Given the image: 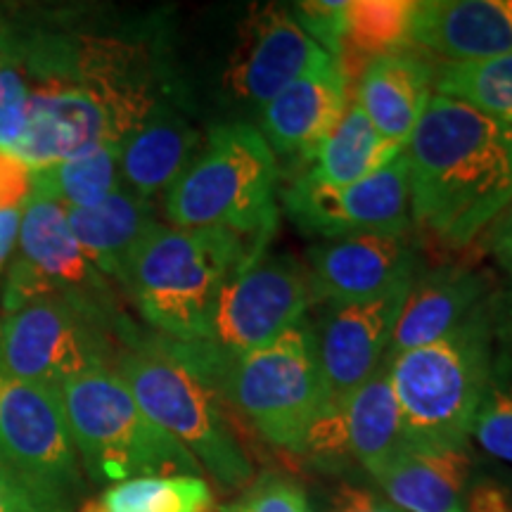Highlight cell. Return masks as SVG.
Segmentation results:
<instances>
[{
    "instance_id": "cell-30",
    "label": "cell",
    "mask_w": 512,
    "mask_h": 512,
    "mask_svg": "<svg viewBox=\"0 0 512 512\" xmlns=\"http://www.w3.org/2000/svg\"><path fill=\"white\" fill-rule=\"evenodd\" d=\"M29 114V81L8 31L0 34V150L15 152Z\"/></svg>"
},
{
    "instance_id": "cell-9",
    "label": "cell",
    "mask_w": 512,
    "mask_h": 512,
    "mask_svg": "<svg viewBox=\"0 0 512 512\" xmlns=\"http://www.w3.org/2000/svg\"><path fill=\"white\" fill-rule=\"evenodd\" d=\"M313 302L311 275L297 259L261 254L221 290L207 337L200 342L152 337V342L192 375H204L283 337L302 323Z\"/></svg>"
},
{
    "instance_id": "cell-23",
    "label": "cell",
    "mask_w": 512,
    "mask_h": 512,
    "mask_svg": "<svg viewBox=\"0 0 512 512\" xmlns=\"http://www.w3.org/2000/svg\"><path fill=\"white\" fill-rule=\"evenodd\" d=\"M467 479L465 448L403 446L375 482L403 512H467Z\"/></svg>"
},
{
    "instance_id": "cell-25",
    "label": "cell",
    "mask_w": 512,
    "mask_h": 512,
    "mask_svg": "<svg viewBox=\"0 0 512 512\" xmlns=\"http://www.w3.org/2000/svg\"><path fill=\"white\" fill-rule=\"evenodd\" d=\"M401 152L403 147L387 143L370 124L361 105L351 100L342 119L311 155V169L299 176V181L316 188H347L384 169Z\"/></svg>"
},
{
    "instance_id": "cell-19",
    "label": "cell",
    "mask_w": 512,
    "mask_h": 512,
    "mask_svg": "<svg viewBox=\"0 0 512 512\" xmlns=\"http://www.w3.org/2000/svg\"><path fill=\"white\" fill-rule=\"evenodd\" d=\"M411 43L444 62L512 55V0H422L415 3Z\"/></svg>"
},
{
    "instance_id": "cell-4",
    "label": "cell",
    "mask_w": 512,
    "mask_h": 512,
    "mask_svg": "<svg viewBox=\"0 0 512 512\" xmlns=\"http://www.w3.org/2000/svg\"><path fill=\"white\" fill-rule=\"evenodd\" d=\"M83 477L112 486L138 477H204L188 448L133 399L114 368H98L57 387Z\"/></svg>"
},
{
    "instance_id": "cell-27",
    "label": "cell",
    "mask_w": 512,
    "mask_h": 512,
    "mask_svg": "<svg viewBox=\"0 0 512 512\" xmlns=\"http://www.w3.org/2000/svg\"><path fill=\"white\" fill-rule=\"evenodd\" d=\"M119 185V143L102 145L69 162L31 169V192L50 197L67 209L93 207Z\"/></svg>"
},
{
    "instance_id": "cell-35",
    "label": "cell",
    "mask_w": 512,
    "mask_h": 512,
    "mask_svg": "<svg viewBox=\"0 0 512 512\" xmlns=\"http://www.w3.org/2000/svg\"><path fill=\"white\" fill-rule=\"evenodd\" d=\"M328 512H403L392 503H384L373 491L361 489L354 484L337 486L335 494L330 496Z\"/></svg>"
},
{
    "instance_id": "cell-18",
    "label": "cell",
    "mask_w": 512,
    "mask_h": 512,
    "mask_svg": "<svg viewBox=\"0 0 512 512\" xmlns=\"http://www.w3.org/2000/svg\"><path fill=\"white\" fill-rule=\"evenodd\" d=\"M349 79L337 60H325L264 105L261 136L273 152L309 162L347 112Z\"/></svg>"
},
{
    "instance_id": "cell-28",
    "label": "cell",
    "mask_w": 512,
    "mask_h": 512,
    "mask_svg": "<svg viewBox=\"0 0 512 512\" xmlns=\"http://www.w3.org/2000/svg\"><path fill=\"white\" fill-rule=\"evenodd\" d=\"M432 93L512 126V55L477 62L434 64Z\"/></svg>"
},
{
    "instance_id": "cell-39",
    "label": "cell",
    "mask_w": 512,
    "mask_h": 512,
    "mask_svg": "<svg viewBox=\"0 0 512 512\" xmlns=\"http://www.w3.org/2000/svg\"><path fill=\"white\" fill-rule=\"evenodd\" d=\"M19 219H22V211H0V275L5 273L10 256L15 252Z\"/></svg>"
},
{
    "instance_id": "cell-16",
    "label": "cell",
    "mask_w": 512,
    "mask_h": 512,
    "mask_svg": "<svg viewBox=\"0 0 512 512\" xmlns=\"http://www.w3.org/2000/svg\"><path fill=\"white\" fill-rule=\"evenodd\" d=\"M330 55L299 27L292 10L264 8L247 17L226 72V86L240 100L268 105Z\"/></svg>"
},
{
    "instance_id": "cell-17",
    "label": "cell",
    "mask_w": 512,
    "mask_h": 512,
    "mask_svg": "<svg viewBox=\"0 0 512 512\" xmlns=\"http://www.w3.org/2000/svg\"><path fill=\"white\" fill-rule=\"evenodd\" d=\"M316 299L358 304L382 297L418 275L411 235H347L318 242L309 252Z\"/></svg>"
},
{
    "instance_id": "cell-5",
    "label": "cell",
    "mask_w": 512,
    "mask_h": 512,
    "mask_svg": "<svg viewBox=\"0 0 512 512\" xmlns=\"http://www.w3.org/2000/svg\"><path fill=\"white\" fill-rule=\"evenodd\" d=\"M275 188L278 162L261 131L223 124L166 190L164 211L176 228H226L266 247L278 226Z\"/></svg>"
},
{
    "instance_id": "cell-40",
    "label": "cell",
    "mask_w": 512,
    "mask_h": 512,
    "mask_svg": "<svg viewBox=\"0 0 512 512\" xmlns=\"http://www.w3.org/2000/svg\"><path fill=\"white\" fill-rule=\"evenodd\" d=\"M494 337L501 339L503 351L512 358V283L510 290L494 304Z\"/></svg>"
},
{
    "instance_id": "cell-21",
    "label": "cell",
    "mask_w": 512,
    "mask_h": 512,
    "mask_svg": "<svg viewBox=\"0 0 512 512\" xmlns=\"http://www.w3.org/2000/svg\"><path fill=\"white\" fill-rule=\"evenodd\" d=\"M434 62L411 50L366 62L356 102L387 143L406 147L432 95Z\"/></svg>"
},
{
    "instance_id": "cell-8",
    "label": "cell",
    "mask_w": 512,
    "mask_h": 512,
    "mask_svg": "<svg viewBox=\"0 0 512 512\" xmlns=\"http://www.w3.org/2000/svg\"><path fill=\"white\" fill-rule=\"evenodd\" d=\"M114 373L126 382L147 418L188 448L204 475L223 491L252 482L254 465L223 411V401L152 339L117 354Z\"/></svg>"
},
{
    "instance_id": "cell-7",
    "label": "cell",
    "mask_w": 512,
    "mask_h": 512,
    "mask_svg": "<svg viewBox=\"0 0 512 512\" xmlns=\"http://www.w3.org/2000/svg\"><path fill=\"white\" fill-rule=\"evenodd\" d=\"M29 114L17 155L29 169L121 143L157 110L152 83L83 79L69 72L27 76Z\"/></svg>"
},
{
    "instance_id": "cell-34",
    "label": "cell",
    "mask_w": 512,
    "mask_h": 512,
    "mask_svg": "<svg viewBox=\"0 0 512 512\" xmlns=\"http://www.w3.org/2000/svg\"><path fill=\"white\" fill-rule=\"evenodd\" d=\"M31 195V169L15 152L0 150V211H22Z\"/></svg>"
},
{
    "instance_id": "cell-2",
    "label": "cell",
    "mask_w": 512,
    "mask_h": 512,
    "mask_svg": "<svg viewBox=\"0 0 512 512\" xmlns=\"http://www.w3.org/2000/svg\"><path fill=\"white\" fill-rule=\"evenodd\" d=\"M264 249L226 228H176L157 221L131 249L117 283L159 337L200 342L223 287Z\"/></svg>"
},
{
    "instance_id": "cell-33",
    "label": "cell",
    "mask_w": 512,
    "mask_h": 512,
    "mask_svg": "<svg viewBox=\"0 0 512 512\" xmlns=\"http://www.w3.org/2000/svg\"><path fill=\"white\" fill-rule=\"evenodd\" d=\"M238 505L245 512H311L302 486L285 477L259 479Z\"/></svg>"
},
{
    "instance_id": "cell-37",
    "label": "cell",
    "mask_w": 512,
    "mask_h": 512,
    "mask_svg": "<svg viewBox=\"0 0 512 512\" xmlns=\"http://www.w3.org/2000/svg\"><path fill=\"white\" fill-rule=\"evenodd\" d=\"M484 245L494 261L512 278V204L484 230Z\"/></svg>"
},
{
    "instance_id": "cell-1",
    "label": "cell",
    "mask_w": 512,
    "mask_h": 512,
    "mask_svg": "<svg viewBox=\"0 0 512 512\" xmlns=\"http://www.w3.org/2000/svg\"><path fill=\"white\" fill-rule=\"evenodd\" d=\"M411 221L463 249L512 204V126L432 93L406 147Z\"/></svg>"
},
{
    "instance_id": "cell-22",
    "label": "cell",
    "mask_w": 512,
    "mask_h": 512,
    "mask_svg": "<svg viewBox=\"0 0 512 512\" xmlns=\"http://www.w3.org/2000/svg\"><path fill=\"white\" fill-rule=\"evenodd\" d=\"M200 133L166 107H157L119 143L121 183L140 197L169 190L202 150Z\"/></svg>"
},
{
    "instance_id": "cell-26",
    "label": "cell",
    "mask_w": 512,
    "mask_h": 512,
    "mask_svg": "<svg viewBox=\"0 0 512 512\" xmlns=\"http://www.w3.org/2000/svg\"><path fill=\"white\" fill-rule=\"evenodd\" d=\"M214 491L204 477H138L112 484L81 503L79 512H211Z\"/></svg>"
},
{
    "instance_id": "cell-12",
    "label": "cell",
    "mask_w": 512,
    "mask_h": 512,
    "mask_svg": "<svg viewBox=\"0 0 512 512\" xmlns=\"http://www.w3.org/2000/svg\"><path fill=\"white\" fill-rule=\"evenodd\" d=\"M110 323L64 297L36 299L0 313V377L60 387L72 377L114 368Z\"/></svg>"
},
{
    "instance_id": "cell-36",
    "label": "cell",
    "mask_w": 512,
    "mask_h": 512,
    "mask_svg": "<svg viewBox=\"0 0 512 512\" xmlns=\"http://www.w3.org/2000/svg\"><path fill=\"white\" fill-rule=\"evenodd\" d=\"M0 512H64L0 472Z\"/></svg>"
},
{
    "instance_id": "cell-6",
    "label": "cell",
    "mask_w": 512,
    "mask_h": 512,
    "mask_svg": "<svg viewBox=\"0 0 512 512\" xmlns=\"http://www.w3.org/2000/svg\"><path fill=\"white\" fill-rule=\"evenodd\" d=\"M195 377L230 403L264 441L292 453L302 451L328 403L316 330L306 318L268 347Z\"/></svg>"
},
{
    "instance_id": "cell-29",
    "label": "cell",
    "mask_w": 512,
    "mask_h": 512,
    "mask_svg": "<svg viewBox=\"0 0 512 512\" xmlns=\"http://www.w3.org/2000/svg\"><path fill=\"white\" fill-rule=\"evenodd\" d=\"M415 3L418 0H349L342 57L356 53V60L370 62L380 55L399 53L411 43Z\"/></svg>"
},
{
    "instance_id": "cell-13",
    "label": "cell",
    "mask_w": 512,
    "mask_h": 512,
    "mask_svg": "<svg viewBox=\"0 0 512 512\" xmlns=\"http://www.w3.org/2000/svg\"><path fill=\"white\" fill-rule=\"evenodd\" d=\"M285 209L304 233L318 238L411 233V183L406 150L384 169L347 188H316L294 181L283 192Z\"/></svg>"
},
{
    "instance_id": "cell-3",
    "label": "cell",
    "mask_w": 512,
    "mask_h": 512,
    "mask_svg": "<svg viewBox=\"0 0 512 512\" xmlns=\"http://www.w3.org/2000/svg\"><path fill=\"white\" fill-rule=\"evenodd\" d=\"M494 304L496 299H489L437 342L389 356L403 446H467L491 384Z\"/></svg>"
},
{
    "instance_id": "cell-11",
    "label": "cell",
    "mask_w": 512,
    "mask_h": 512,
    "mask_svg": "<svg viewBox=\"0 0 512 512\" xmlns=\"http://www.w3.org/2000/svg\"><path fill=\"white\" fill-rule=\"evenodd\" d=\"M0 472L64 512L86 491L57 387L0 377Z\"/></svg>"
},
{
    "instance_id": "cell-31",
    "label": "cell",
    "mask_w": 512,
    "mask_h": 512,
    "mask_svg": "<svg viewBox=\"0 0 512 512\" xmlns=\"http://www.w3.org/2000/svg\"><path fill=\"white\" fill-rule=\"evenodd\" d=\"M472 437L486 453L512 463V384H494L491 380Z\"/></svg>"
},
{
    "instance_id": "cell-10",
    "label": "cell",
    "mask_w": 512,
    "mask_h": 512,
    "mask_svg": "<svg viewBox=\"0 0 512 512\" xmlns=\"http://www.w3.org/2000/svg\"><path fill=\"white\" fill-rule=\"evenodd\" d=\"M43 297L72 299L105 318L119 337L133 342V328L119 311L110 283L86 259L69 228L67 209L31 192L0 285V313H12Z\"/></svg>"
},
{
    "instance_id": "cell-20",
    "label": "cell",
    "mask_w": 512,
    "mask_h": 512,
    "mask_svg": "<svg viewBox=\"0 0 512 512\" xmlns=\"http://www.w3.org/2000/svg\"><path fill=\"white\" fill-rule=\"evenodd\" d=\"M489 278L467 266H439L415 275L396 318L389 356L437 342L494 299Z\"/></svg>"
},
{
    "instance_id": "cell-38",
    "label": "cell",
    "mask_w": 512,
    "mask_h": 512,
    "mask_svg": "<svg viewBox=\"0 0 512 512\" xmlns=\"http://www.w3.org/2000/svg\"><path fill=\"white\" fill-rule=\"evenodd\" d=\"M467 512H512V498L498 482L482 479L465 494Z\"/></svg>"
},
{
    "instance_id": "cell-24",
    "label": "cell",
    "mask_w": 512,
    "mask_h": 512,
    "mask_svg": "<svg viewBox=\"0 0 512 512\" xmlns=\"http://www.w3.org/2000/svg\"><path fill=\"white\" fill-rule=\"evenodd\" d=\"M67 223L86 259L105 278L119 280L131 249L157 219L152 202L121 183L93 207L67 209Z\"/></svg>"
},
{
    "instance_id": "cell-14",
    "label": "cell",
    "mask_w": 512,
    "mask_h": 512,
    "mask_svg": "<svg viewBox=\"0 0 512 512\" xmlns=\"http://www.w3.org/2000/svg\"><path fill=\"white\" fill-rule=\"evenodd\" d=\"M389 366L392 358H387L384 366L349 399L337 406H325L299 453L320 463L354 460L373 479L380 477L403 448L399 403Z\"/></svg>"
},
{
    "instance_id": "cell-15",
    "label": "cell",
    "mask_w": 512,
    "mask_h": 512,
    "mask_svg": "<svg viewBox=\"0 0 512 512\" xmlns=\"http://www.w3.org/2000/svg\"><path fill=\"white\" fill-rule=\"evenodd\" d=\"M413 280L370 302L335 304L325 313L316 332L318 361L328 389L325 406H337L349 399L384 366L396 318Z\"/></svg>"
},
{
    "instance_id": "cell-32",
    "label": "cell",
    "mask_w": 512,
    "mask_h": 512,
    "mask_svg": "<svg viewBox=\"0 0 512 512\" xmlns=\"http://www.w3.org/2000/svg\"><path fill=\"white\" fill-rule=\"evenodd\" d=\"M344 12L347 3H328V0H309V3L294 5L292 15L306 34L328 53L332 60L339 62L344 50Z\"/></svg>"
}]
</instances>
